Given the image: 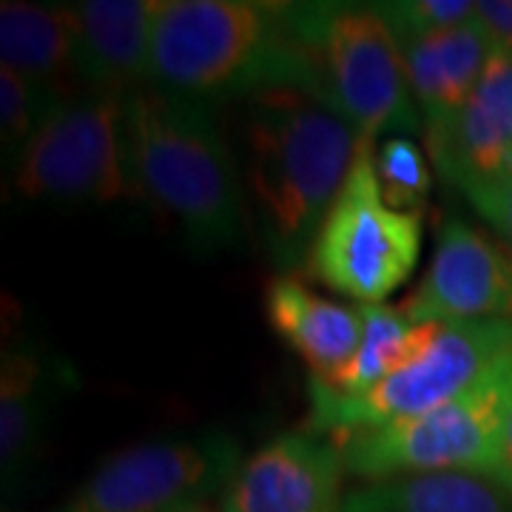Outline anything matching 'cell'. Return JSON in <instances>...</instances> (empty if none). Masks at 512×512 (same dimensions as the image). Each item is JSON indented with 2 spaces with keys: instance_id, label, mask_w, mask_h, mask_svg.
<instances>
[{
  "instance_id": "8992f818",
  "label": "cell",
  "mask_w": 512,
  "mask_h": 512,
  "mask_svg": "<svg viewBox=\"0 0 512 512\" xmlns=\"http://www.w3.org/2000/svg\"><path fill=\"white\" fill-rule=\"evenodd\" d=\"M512 353V319H473L441 325L419 362L393 373L362 396H342L328 384L308 382V430L345 441L356 433L419 419L453 402Z\"/></svg>"
},
{
  "instance_id": "ffe728a7",
  "label": "cell",
  "mask_w": 512,
  "mask_h": 512,
  "mask_svg": "<svg viewBox=\"0 0 512 512\" xmlns=\"http://www.w3.org/2000/svg\"><path fill=\"white\" fill-rule=\"evenodd\" d=\"M373 168L384 202L396 211L424 217L433 191V174L424 148L413 137H390L373 148Z\"/></svg>"
},
{
  "instance_id": "7c38bea8",
  "label": "cell",
  "mask_w": 512,
  "mask_h": 512,
  "mask_svg": "<svg viewBox=\"0 0 512 512\" xmlns=\"http://www.w3.org/2000/svg\"><path fill=\"white\" fill-rule=\"evenodd\" d=\"M424 148L458 191L512 171V46L495 40L476 92L453 117L424 126Z\"/></svg>"
},
{
  "instance_id": "ba28073f",
  "label": "cell",
  "mask_w": 512,
  "mask_h": 512,
  "mask_svg": "<svg viewBox=\"0 0 512 512\" xmlns=\"http://www.w3.org/2000/svg\"><path fill=\"white\" fill-rule=\"evenodd\" d=\"M421 254V217L390 208L362 146L348 180L313 242L305 274L362 305H384L413 276Z\"/></svg>"
},
{
  "instance_id": "6da1fadb",
  "label": "cell",
  "mask_w": 512,
  "mask_h": 512,
  "mask_svg": "<svg viewBox=\"0 0 512 512\" xmlns=\"http://www.w3.org/2000/svg\"><path fill=\"white\" fill-rule=\"evenodd\" d=\"M239 103L245 188L262 242L276 268L305 271L362 140L339 111L302 89H271Z\"/></svg>"
},
{
  "instance_id": "d6986e66",
  "label": "cell",
  "mask_w": 512,
  "mask_h": 512,
  "mask_svg": "<svg viewBox=\"0 0 512 512\" xmlns=\"http://www.w3.org/2000/svg\"><path fill=\"white\" fill-rule=\"evenodd\" d=\"M362 342L350 365L330 390L342 396H362L413 362H419L436 342L441 325H413L393 305H362Z\"/></svg>"
},
{
  "instance_id": "5bb4252c",
  "label": "cell",
  "mask_w": 512,
  "mask_h": 512,
  "mask_svg": "<svg viewBox=\"0 0 512 512\" xmlns=\"http://www.w3.org/2000/svg\"><path fill=\"white\" fill-rule=\"evenodd\" d=\"M265 319L308 365L316 382L333 384L362 342V311L333 302L311 285L282 274L265 288Z\"/></svg>"
},
{
  "instance_id": "603a6c76",
  "label": "cell",
  "mask_w": 512,
  "mask_h": 512,
  "mask_svg": "<svg viewBox=\"0 0 512 512\" xmlns=\"http://www.w3.org/2000/svg\"><path fill=\"white\" fill-rule=\"evenodd\" d=\"M461 194L498 234L501 248L512 259V171L495 177V180L467 185V188H461Z\"/></svg>"
},
{
  "instance_id": "cb8c5ba5",
  "label": "cell",
  "mask_w": 512,
  "mask_h": 512,
  "mask_svg": "<svg viewBox=\"0 0 512 512\" xmlns=\"http://www.w3.org/2000/svg\"><path fill=\"white\" fill-rule=\"evenodd\" d=\"M476 15L487 23L495 40L512 46V0H478Z\"/></svg>"
},
{
  "instance_id": "4316f807",
  "label": "cell",
  "mask_w": 512,
  "mask_h": 512,
  "mask_svg": "<svg viewBox=\"0 0 512 512\" xmlns=\"http://www.w3.org/2000/svg\"><path fill=\"white\" fill-rule=\"evenodd\" d=\"M197 512H200V510H197Z\"/></svg>"
},
{
  "instance_id": "44dd1931",
  "label": "cell",
  "mask_w": 512,
  "mask_h": 512,
  "mask_svg": "<svg viewBox=\"0 0 512 512\" xmlns=\"http://www.w3.org/2000/svg\"><path fill=\"white\" fill-rule=\"evenodd\" d=\"M63 103V97L29 83L18 72L0 66V146L6 163L18 157L32 143L43 120Z\"/></svg>"
},
{
  "instance_id": "4fadbf2b",
  "label": "cell",
  "mask_w": 512,
  "mask_h": 512,
  "mask_svg": "<svg viewBox=\"0 0 512 512\" xmlns=\"http://www.w3.org/2000/svg\"><path fill=\"white\" fill-rule=\"evenodd\" d=\"M77 20V77L83 92L151 89V40L160 0H83Z\"/></svg>"
},
{
  "instance_id": "484cf974",
  "label": "cell",
  "mask_w": 512,
  "mask_h": 512,
  "mask_svg": "<svg viewBox=\"0 0 512 512\" xmlns=\"http://www.w3.org/2000/svg\"><path fill=\"white\" fill-rule=\"evenodd\" d=\"M507 495H510V507H512V493H507Z\"/></svg>"
},
{
  "instance_id": "5b68a950",
  "label": "cell",
  "mask_w": 512,
  "mask_h": 512,
  "mask_svg": "<svg viewBox=\"0 0 512 512\" xmlns=\"http://www.w3.org/2000/svg\"><path fill=\"white\" fill-rule=\"evenodd\" d=\"M512 416V353L453 402L419 419L356 433L342 447L348 476L384 481L399 476L470 473L490 478Z\"/></svg>"
},
{
  "instance_id": "7402d4cb",
  "label": "cell",
  "mask_w": 512,
  "mask_h": 512,
  "mask_svg": "<svg viewBox=\"0 0 512 512\" xmlns=\"http://www.w3.org/2000/svg\"><path fill=\"white\" fill-rule=\"evenodd\" d=\"M382 15L390 32L399 40L424 37L453 29L467 20L476 18L473 0H390V3H373Z\"/></svg>"
},
{
  "instance_id": "277c9868",
  "label": "cell",
  "mask_w": 512,
  "mask_h": 512,
  "mask_svg": "<svg viewBox=\"0 0 512 512\" xmlns=\"http://www.w3.org/2000/svg\"><path fill=\"white\" fill-rule=\"evenodd\" d=\"M316 66L319 100L356 128L362 146L424 134L399 43L373 3H293Z\"/></svg>"
},
{
  "instance_id": "e0dca14e",
  "label": "cell",
  "mask_w": 512,
  "mask_h": 512,
  "mask_svg": "<svg viewBox=\"0 0 512 512\" xmlns=\"http://www.w3.org/2000/svg\"><path fill=\"white\" fill-rule=\"evenodd\" d=\"M0 66L63 100L77 97V20L72 6L0 3Z\"/></svg>"
},
{
  "instance_id": "d4e9b609",
  "label": "cell",
  "mask_w": 512,
  "mask_h": 512,
  "mask_svg": "<svg viewBox=\"0 0 512 512\" xmlns=\"http://www.w3.org/2000/svg\"><path fill=\"white\" fill-rule=\"evenodd\" d=\"M490 481L498 484L504 493H512V416L507 421V430L501 436V447H498V458H495L493 473Z\"/></svg>"
},
{
  "instance_id": "52a82bcc",
  "label": "cell",
  "mask_w": 512,
  "mask_h": 512,
  "mask_svg": "<svg viewBox=\"0 0 512 512\" xmlns=\"http://www.w3.org/2000/svg\"><path fill=\"white\" fill-rule=\"evenodd\" d=\"M126 103L83 92L57 106L12 165L23 200L111 205L140 194L128 160Z\"/></svg>"
},
{
  "instance_id": "7a4b0ae2",
  "label": "cell",
  "mask_w": 512,
  "mask_h": 512,
  "mask_svg": "<svg viewBox=\"0 0 512 512\" xmlns=\"http://www.w3.org/2000/svg\"><path fill=\"white\" fill-rule=\"evenodd\" d=\"M151 89L214 106L271 89L319 97V80L293 3L160 0Z\"/></svg>"
},
{
  "instance_id": "2e32d148",
  "label": "cell",
  "mask_w": 512,
  "mask_h": 512,
  "mask_svg": "<svg viewBox=\"0 0 512 512\" xmlns=\"http://www.w3.org/2000/svg\"><path fill=\"white\" fill-rule=\"evenodd\" d=\"M493 49L495 35L478 15L453 29L399 40L404 72L424 126L453 117L470 100Z\"/></svg>"
},
{
  "instance_id": "9a60e30c",
  "label": "cell",
  "mask_w": 512,
  "mask_h": 512,
  "mask_svg": "<svg viewBox=\"0 0 512 512\" xmlns=\"http://www.w3.org/2000/svg\"><path fill=\"white\" fill-rule=\"evenodd\" d=\"M72 370L35 342H15L0 367V473L3 487H18L35 464L49 427L60 384L72 382Z\"/></svg>"
},
{
  "instance_id": "3957f363",
  "label": "cell",
  "mask_w": 512,
  "mask_h": 512,
  "mask_svg": "<svg viewBox=\"0 0 512 512\" xmlns=\"http://www.w3.org/2000/svg\"><path fill=\"white\" fill-rule=\"evenodd\" d=\"M126 131L140 194L177 222L197 251L211 254L245 239V188L214 106L143 89L128 94Z\"/></svg>"
},
{
  "instance_id": "ac0fdd59",
  "label": "cell",
  "mask_w": 512,
  "mask_h": 512,
  "mask_svg": "<svg viewBox=\"0 0 512 512\" xmlns=\"http://www.w3.org/2000/svg\"><path fill=\"white\" fill-rule=\"evenodd\" d=\"M342 512H512L501 487L470 473L367 481L345 495Z\"/></svg>"
},
{
  "instance_id": "8fae6325",
  "label": "cell",
  "mask_w": 512,
  "mask_h": 512,
  "mask_svg": "<svg viewBox=\"0 0 512 512\" xmlns=\"http://www.w3.org/2000/svg\"><path fill=\"white\" fill-rule=\"evenodd\" d=\"M342 447L311 430L285 433L242 461L222 512H342Z\"/></svg>"
},
{
  "instance_id": "9c48e42d",
  "label": "cell",
  "mask_w": 512,
  "mask_h": 512,
  "mask_svg": "<svg viewBox=\"0 0 512 512\" xmlns=\"http://www.w3.org/2000/svg\"><path fill=\"white\" fill-rule=\"evenodd\" d=\"M242 461L222 430L134 444L106 458L63 512H197L225 493Z\"/></svg>"
},
{
  "instance_id": "30bf717a",
  "label": "cell",
  "mask_w": 512,
  "mask_h": 512,
  "mask_svg": "<svg viewBox=\"0 0 512 512\" xmlns=\"http://www.w3.org/2000/svg\"><path fill=\"white\" fill-rule=\"evenodd\" d=\"M399 311L413 325L512 319L510 254L470 222L444 220L436 231L433 259Z\"/></svg>"
}]
</instances>
